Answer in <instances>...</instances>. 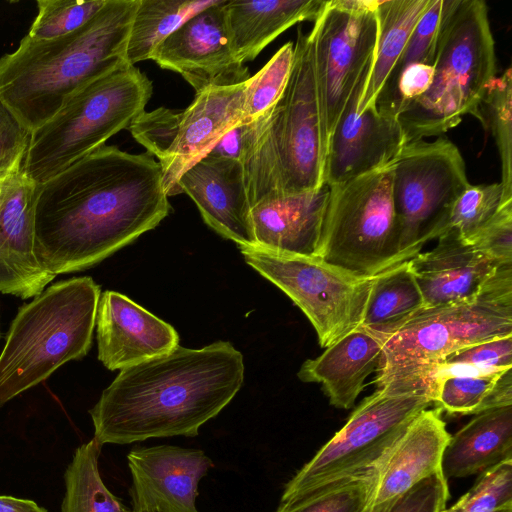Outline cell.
Returning a JSON list of instances; mask_svg holds the SVG:
<instances>
[{
  "label": "cell",
  "mask_w": 512,
  "mask_h": 512,
  "mask_svg": "<svg viewBox=\"0 0 512 512\" xmlns=\"http://www.w3.org/2000/svg\"><path fill=\"white\" fill-rule=\"evenodd\" d=\"M159 162L103 145L38 185L34 252L58 275L87 269L169 214Z\"/></svg>",
  "instance_id": "obj_1"
},
{
  "label": "cell",
  "mask_w": 512,
  "mask_h": 512,
  "mask_svg": "<svg viewBox=\"0 0 512 512\" xmlns=\"http://www.w3.org/2000/svg\"><path fill=\"white\" fill-rule=\"evenodd\" d=\"M244 371L242 353L227 341L178 345L124 368L89 410L93 438L103 446L195 437L240 390Z\"/></svg>",
  "instance_id": "obj_2"
},
{
  "label": "cell",
  "mask_w": 512,
  "mask_h": 512,
  "mask_svg": "<svg viewBox=\"0 0 512 512\" xmlns=\"http://www.w3.org/2000/svg\"><path fill=\"white\" fill-rule=\"evenodd\" d=\"M139 0H107L81 28L50 40L24 36L0 58V101L32 133L77 91L129 65L127 43Z\"/></svg>",
  "instance_id": "obj_3"
},
{
  "label": "cell",
  "mask_w": 512,
  "mask_h": 512,
  "mask_svg": "<svg viewBox=\"0 0 512 512\" xmlns=\"http://www.w3.org/2000/svg\"><path fill=\"white\" fill-rule=\"evenodd\" d=\"M100 286L77 277L49 286L22 305L0 354V408L89 351Z\"/></svg>",
  "instance_id": "obj_4"
},
{
  "label": "cell",
  "mask_w": 512,
  "mask_h": 512,
  "mask_svg": "<svg viewBox=\"0 0 512 512\" xmlns=\"http://www.w3.org/2000/svg\"><path fill=\"white\" fill-rule=\"evenodd\" d=\"M496 76L495 42L483 0H447L429 89L397 119L405 144L438 136L472 114Z\"/></svg>",
  "instance_id": "obj_5"
},
{
  "label": "cell",
  "mask_w": 512,
  "mask_h": 512,
  "mask_svg": "<svg viewBox=\"0 0 512 512\" xmlns=\"http://www.w3.org/2000/svg\"><path fill=\"white\" fill-rule=\"evenodd\" d=\"M151 95V81L132 65L89 83L31 133L21 171L37 185L55 177L127 128Z\"/></svg>",
  "instance_id": "obj_6"
},
{
  "label": "cell",
  "mask_w": 512,
  "mask_h": 512,
  "mask_svg": "<svg viewBox=\"0 0 512 512\" xmlns=\"http://www.w3.org/2000/svg\"><path fill=\"white\" fill-rule=\"evenodd\" d=\"M376 390L344 426L285 485V503L334 482L377 469L411 421L433 405L396 379H375Z\"/></svg>",
  "instance_id": "obj_7"
},
{
  "label": "cell",
  "mask_w": 512,
  "mask_h": 512,
  "mask_svg": "<svg viewBox=\"0 0 512 512\" xmlns=\"http://www.w3.org/2000/svg\"><path fill=\"white\" fill-rule=\"evenodd\" d=\"M393 162L330 186L316 256L368 277L402 263L392 194Z\"/></svg>",
  "instance_id": "obj_8"
},
{
  "label": "cell",
  "mask_w": 512,
  "mask_h": 512,
  "mask_svg": "<svg viewBox=\"0 0 512 512\" xmlns=\"http://www.w3.org/2000/svg\"><path fill=\"white\" fill-rule=\"evenodd\" d=\"M512 335V263L499 264L479 295L413 316L387 338L376 372L440 365L452 353Z\"/></svg>",
  "instance_id": "obj_9"
},
{
  "label": "cell",
  "mask_w": 512,
  "mask_h": 512,
  "mask_svg": "<svg viewBox=\"0 0 512 512\" xmlns=\"http://www.w3.org/2000/svg\"><path fill=\"white\" fill-rule=\"evenodd\" d=\"M239 249L248 265L301 309L322 348L362 325L376 276L358 275L318 256Z\"/></svg>",
  "instance_id": "obj_10"
},
{
  "label": "cell",
  "mask_w": 512,
  "mask_h": 512,
  "mask_svg": "<svg viewBox=\"0 0 512 512\" xmlns=\"http://www.w3.org/2000/svg\"><path fill=\"white\" fill-rule=\"evenodd\" d=\"M469 185L464 159L449 139H420L402 147L392 176L402 262L433 239L447 208Z\"/></svg>",
  "instance_id": "obj_11"
},
{
  "label": "cell",
  "mask_w": 512,
  "mask_h": 512,
  "mask_svg": "<svg viewBox=\"0 0 512 512\" xmlns=\"http://www.w3.org/2000/svg\"><path fill=\"white\" fill-rule=\"evenodd\" d=\"M377 0H330L314 21V71L325 157L331 136L363 75L378 37Z\"/></svg>",
  "instance_id": "obj_12"
},
{
  "label": "cell",
  "mask_w": 512,
  "mask_h": 512,
  "mask_svg": "<svg viewBox=\"0 0 512 512\" xmlns=\"http://www.w3.org/2000/svg\"><path fill=\"white\" fill-rule=\"evenodd\" d=\"M271 133L283 195L321 187L325 149L313 47L301 28L287 85L271 110Z\"/></svg>",
  "instance_id": "obj_13"
},
{
  "label": "cell",
  "mask_w": 512,
  "mask_h": 512,
  "mask_svg": "<svg viewBox=\"0 0 512 512\" xmlns=\"http://www.w3.org/2000/svg\"><path fill=\"white\" fill-rule=\"evenodd\" d=\"M215 2L186 19L155 50L152 60L179 73L197 92L248 80V68L230 47L224 5Z\"/></svg>",
  "instance_id": "obj_14"
},
{
  "label": "cell",
  "mask_w": 512,
  "mask_h": 512,
  "mask_svg": "<svg viewBox=\"0 0 512 512\" xmlns=\"http://www.w3.org/2000/svg\"><path fill=\"white\" fill-rule=\"evenodd\" d=\"M363 75L331 136L324 163V183H343L395 160L405 145L398 119L377 108L358 110L369 75Z\"/></svg>",
  "instance_id": "obj_15"
},
{
  "label": "cell",
  "mask_w": 512,
  "mask_h": 512,
  "mask_svg": "<svg viewBox=\"0 0 512 512\" xmlns=\"http://www.w3.org/2000/svg\"><path fill=\"white\" fill-rule=\"evenodd\" d=\"M127 462L133 511L199 512V482L214 465L204 451L157 445L131 450Z\"/></svg>",
  "instance_id": "obj_16"
},
{
  "label": "cell",
  "mask_w": 512,
  "mask_h": 512,
  "mask_svg": "<svg viewBox=\"0 0 512 512\" xmlns=\"http://www.w3.org/2000/svg\"><path fill=\"white\" fill-rule=\"evenodd\" d=\"M38 185L22 171L0 181V293L28 299L56 275L34 252V213Z\"/></svg>",
  "instance_id": "obj_17"
},
{
  "label": "cell",
  "mask_w": 512,
  "mask_h": 512,
  "mask_svg": "<svg viewBox=\"0 0 512 512\" xmlns=\"http://www.w3.org/2000/svg\"><path fill=\"white\" fill-rule=\"evenodd\" d=\"M177 194L186 193L205 223L239 247H255L244 170L238 159L208 153L177 181Z\"/></svg>",
  "instance_id": "obj_18"
},
{
  "label": "cell",
  "mask_w": 512,
  "mask_h": 512,
  "mask_svg": "<svg viewBox=\"0 0 512 512\" xmlns=\"http://www.w3.org/2000/svg\"><path fill=\"white\" fill-rule=\"evenodd\" d=\"M96 326L98 359L112 371L166 354L179 345L173 326L116 291L101 294Z\"/></svg>",
  "instance_id": "obj_19"
},
{
  "label": "cell",
  "mask_w": 512,
  "mask_h": 512,
  "mask_svg": "<svg viewBox=\"0 0 512 512\" xmlns=\"http://www.w3.org/2000/svg\"><path fill=\"white\" fill-rule=\"evenodd\" d=\"M246 81L197 92L192 103L180 111L176 138L166 160L160 164L168 197L177 194L181 175L242 123Z\"/></svg>",
  "instance_id": "obj_20"
},
{
  "label": "cell",
  "mask_w": 512,
  "mask_h": 512,
  "mask_svg": "<svg viewBox=\"0 0 512 512\" xmlns=\"http://www.w3.org/2000/svg\"><path fill=\"white\" fill-rule=\"evenodd\" d=\"M436 246L408 260L425 309L475 299L500 264L464 241L454 231L437 238Z\"/></svg>",
  "instance_id": "obj_21"
},
{
  "label": "cell",
  "mask_w": 512,
  "mask_h": 512,
  "mask_svg": "<svg viewBox=\"0 0 512 512\" xmlns=\"http://www.w3.org/2000/svg\"><path fill=\"white\" fill-rule=\"evenodd\" d=\"M438 407L420 412L378 467V481L366 512H389L395 502L423 479L441 470L450 439Z\"/></svg>",
  "instance_id": "obj_22"
},
{
  "label": "cell",
  "mask_w": 512,
  "mask_h": 512,
  "mask_svg": "<svg viewBox=\"0 0 512 512\" xmlns=\"http://www.w3.org/2000/svg\"><path fill=\"white\" fill-rule=\"evenodd\" d=\"M330 186L280 195L251 208L255 247L266 251L316 256Z\"/></svg>",
  "instance_id": "obj_23"
},
{
  "label": "cell",
  "mask_w": 512,
  "mask_h": 512,
  "mask_svg": "<svg viewBox=\"0 0 512 512\" xmlns=\"http://www.w3.org/2000/svg\"><path fill=\"white\" fill-rule=\"evenodd\" d=\"M389 334L360 325L325 348L314 359H307L297 376L307 383H318L339 409L354 406L365 387L366 378L378 367Z\"/></svg>",
  "instance_id": "obj_24"
},
{
  "label": "cell",
  "mask_w": 512,
  "mask_h": 512,
  "mask_svg": "<svg viewBox=\"0 0 512 512\" xmlns=\"http://www.w3.org/2000/svg\"><path fill=\"white\" fill-rule=\"evenodd\" d=\"M324 0H226L224 5L231 51L244 64L278 35L301 21H315Z\"/></svg>",
  "instance_id": "obj_25"
},
{
  "label": "cell",
  "mask_w": 512,
  "mask_h": 512,
  "mask_svg": "<svg viewBox=\"0 0 512 512\" xmlns=\"http://www.w3.org/2000/svg\"><path fill=\"white\" fill-rule=\"evenodd\" d=\"M512 459V405L475 414L450 439L444 449V477L462 478Z\"/></svg>",
  "instance_id": "obj_26"
},
{
  "label": "cell",
  "mask_w": 512,
  "mask_h": 512,
  "mask_svg": "<svg viewBox=\"0 0 512 512\" xmlns=\"http://www.w3.org/2000/svg\"><path fill=\"white\" fill-rule=\"evenodd\" d=\"M433 0H377L378 37L358 110L375 108L376 99L402 55L416 24Z\"/></svg>",
  "instance_id": "obj_27"
},
{
  "label": "cell",
  "mask_w": 512,
  "mask_h": 512,
  "mask_svg": "<svg viewBox=\"0 0 512 512\" xmlns=\"http://www.w3.org/2000/svg\"><path fill=\"white\" fill-rule=\"evenodd\" d=\"M434 404L450 415H475L492 408L512 405V368L478 371L442 366Z\"/></svg>",
  "instance_id": "obj_28"
},
{
  "label": "cell",
  "mask_w": 512,
  "mask_h": 512,
  "mask_svg": "<svg viewBox=\"0 0 512 512\" xmlns=\"http://www.w3.org/2000/svg\"><path fill=\"white\" fill-rule=\"evenodd\" d=\"M425 309L408 261L376 275L362 325L392 334Z\"/></svg>",
  "instance_id": "obj_29"
},
{
  "label": "cell",
  "mask_w": 512,
  "mask_h": 512,
  "mask_svg": "<svg viewBox=\"0 0 512 512\" xmlns=\"http://www.w3.org/2000/svg\"><path fill=\"white\" fill-rule=\"evenodd\" d=\"M215 0H139L126 50V60L152 59L157 47L186 19L212 5Z\"/></svg>",
  "instance_id": "obj_30"
},
{
  "label": "cell",
  "mask_w": 512,
  "mask_h": 512,
  "mask_svg": "<svg viewBox=\"0 0 512 512\" xmlns=\"http://www.w3.org/2000/svg\"><path fill=\"white\" fill-rule=\"evenodd\" d=\"M272 108L256 120L242 123L239 161L244 170L250 208L283 195L271 133Z\"/></svg>",
  "instance_id": "obj_31"
},
{
  "label": "cell",
  "mask_w": 512,
  "mask_h": 512,
  "mask_svg": "<svg viewBox=\"0 0 512 512\" xmlns=\"http://www.w3.org/2000/svg\"><path fill=\"white\" fill-rule=\"evenodd\" d=\"M102 445L92 438L79 446L65 474L61 512H125L128 508L104 484L98 466Z\"/></svg>",
  "instance_id": "obj_32"
},
{
  "label": "cell",
  "mask_w": 512,
  "mask_h": 512,
  "mask_svg": "<svg viewBox=\"0 0 512 512\" xmlns=\"http://www.w3.org/2000/svg\"><path fill=\"white\" fill-rule=\"evenodd\" d=\"M490 134L501 161L504 198L512 200V70L509 66L487 84L472 114Z\"/></svg>",
  "instance_id": "obj_33"
},
{
  "label": "cell",
  "mask_w": 512,
  "mask_h": 512,
  "mask_svg": "<svg viewBox=\"0 0 512 512\" xmlns=\"http://www.w3.org/2000/svg\"><path fill=\"white\" fill-rule=\"evenodd\" d=\"M377 481L378 468L280 503L276 512H366Z\"/></svg>",
  "instance_id": "obj_34"
},
{
  "label": "cell",
  "mask_w": 512,
  "mask_h": 512,
  "mask_svg": "<svg viewBox=\"0 0 512 512\" xmlns=\"http://www.w3.org/2000/svg\"><path fill=\"white\" fill-rule=\"evenodd\" d=\"M512 202L504 198L501 183L469 185L447 208L433 239L454 231L468 242L499 210Z\"/></svg>",
  "instance_id": "obj_35"
},
{
  "label": "cell",
  "mask_w": 512,
  "mask_h": 512,
  "mask_svg": "<svg viewBox=\"0 0 512 512\" xmlns=\"http://www.w3.org/2000/svg\"><path fill=\"white\" fill-rule=\"evenodd\" d=\"M294 59V44H284L258 71L246 81L242 123L256 120L281 98L287 85Z\"/></svg>",
  "instance_id": "obj_36"
},
{
  "label": "cell",
  "mask_w": 512,
  "mask_h": 512,
  "mask_svg": "<svg viewBox=\"0 0 512 512\" xmlns=\"http://www.w3.org/2000/svg\"><path fill=\"white\" fill-rule=\"evenodd\" d=\"M446 3L447 0H433L416 24L402 55L378 94L375 104L377 109L384 107L391 98L397 77L404 68L415 63L434 65L439 28Z\"/></svg>",
  "instance_id": "obj_37"
},
{
  "label": "cell",
  "mask_w": 512,
  "mask_h": 512,
  "mask_svg": "<svg viewBox=\"0 0 512 512\" xmlns=\"http://www.w3.org/2000/svg\"><path fill=\"white\" fill-rule=\"evenodd\" d=\"M107 0H39L28 37L50 40L68 35L86 24Z\"/></svg>",
  "instance_id": "obj_38"
},
{
  "label": "cell",
  "mask_w": 512,
  "mask_h": 512,
  "mask_svg": "<svg viewBox=\"0 0 512 512\" xmlns=\"http://www.w3.org/2000/svg\"><path fill=\"white\" fill-rule=\"evenodd\" d=\"M442 512H512V459L479 473L469 491Z\"/></svg>",
  "instance_id": "obj_39"
},
{
  "label": "cell",
  "mask_w": 512,
  "mask_h": 512,
  "mask_svg": "<svg viewBox=\"0 0 512 512\" xmlns=\"http://www.w3.org/2000/svg\"><path fill=\"white\" fill-rule=\"evenodd\" d=\"M180 111L160 107L142 112L127 127L133 138L146 148L159 164L164 162L176 138Z\"/></svg>",
  "instance_id": "obj_40"
},
{
  "label": "cell",
  "mask_w": 512,
  "mask_h": 512,
  "mask_svg": "<svg viewBox=\"0 0 512 512\" xmlns=\"http://www.w3.org/2000/svg\"><path fill=\"white\" fill-rule=\"evenodd\" d=\"M445 367L478 371H500L512 368V335L480 342L447 356Z\"/></svg>",
  "instance_id": "obj_41"
},
{
  "label": "cell",
  "mask_w": 512,
  "mask_h": 512,
  "mask_svg": "<svg viewBox=\"0 0 512 512\" xmlns=\"http://www.w3.org/2000/svg\"><path fill=\"white\" fill-rule=\"evenodd\" d=\"M468 243L497 263H512V202L501 205Z\"/></svg>",
  "instance_id": "obj_42"
},
{
  "label": "cell",
  "mask_w": 512,
  "mask_h": 512,
  "mask_svg": "<svg viewBox=\"0 0 512 512\" xmlns=\"http://www.w3.org/2000/svg\"><path fill=\"white\" fill-rule=\"evenodd\" d=\"M30 138L31 132L0 101V181L21 171Z\"/></svg>",
  "instance_id": "obj_43"
},
{
  "label": "cell",
  "mask_w": 512,
  "mask_h": 512,
  "mask_svg": "<svg viewBox=\"0 0 512 512\" xmlns=\"http://www.w3.org/2000/svg\"><path fill=\"white\" fill-rule=\"evenodd\" d=\"M449 496L448 480L440 470L402 495L389 512H442Z\"/></svg>",
  "instance_id": "obj_44"
},
{
  "label": "cell",
  "mask_w": 512,
  "mask_h": 512,
  "mask_svg": "<svg viewBox=\"0 0 512 512\" xmlns=\"http://www.w3.org/2000/svg\"><path fill=\"white\" fill-rule=\"evenodd\" d=\"M0 512H47L32 500L0 495Z\"/></svg>",
  "instance_id": "obj_45"
},
{
  "label": "cell",
  "mask_w": 512,
  "mask_h": 512,
  "mask_svg": "<svg viewBox=\"0 0 512 512\" xmlns=\"http://www.w3.org/2000/svg\"><path fill=\"white\" fill-rule=\"evenodd\" d=\"M125 512H135V511H133L132 509L131 510L127 509Z\"/></svg>",
  "instance_id": "obj_46"
}]
</instances>
